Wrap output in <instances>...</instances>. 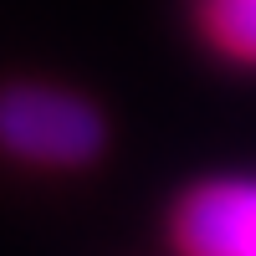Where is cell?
<instances>
[{
    "label": "cell",
    "instance_id": "6da1fadb",
    "mask_svg": "<svg viewBox=\"0 0 256 256\" xmlns=\"http://www.w3.org/2000/svg\"><path fill=\"white\" fill-rule=\"evenodd\" d=\"M108 148L102 108L62 82H6L0 88V159L36 174H82Z\"/></svg>",
    "mask_w": 256,
    "mask_h": 256
},
{
    "label": "cell",
    "instance_id": "7a4b0ae2",
    "mask_svg": "<svg viewBox=\"0 0 256 256\" xmlns=\"http://www.w3.org/2000/svg\"><path fill=\"white\" fill-rule=\"evenodd\" d=\"M164 230L174 256H256V169L184 184Z\"/></svg>",
    "mask_w": 256,
    "mask_h": 256
},
{
    "label": "cell",
    "instance_id": "3957f363",
    "mask_svg": "<svg viewBox=\"0 0 256 256\" xmlns=\"http://www.w3.org/2000/svg\"><path fill=\"white\" fill-rule=\"evenodd\" d=\"M205 46L241 72H256V0H195Z\"/></svg>",
    "mask_w": 256,
    "mask_h": 256
}]
</instances>
